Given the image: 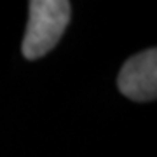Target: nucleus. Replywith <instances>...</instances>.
Returning <instances> with one entry per match:
<instances>
[{
    "instance_id": "nucleus-2",
    "label": "nucleus",
    "mask_w": 157,
    "mask_h": 157,
    "mask_svg": "<svg viewBox=\"0 0 157 157\" xmlns=\"http://www.w3.org/2000/svg\"><path fill=\"white\" fill-rule=\"evenodd\" d=\"M119 91L129 100L152 101L157 96V51L147 49L122 65L117 77Z\"/></svg>"
},
{
    "instance_id": "nucleus-1",
    "label": "nucleus",
    "mask_w": 157,
    "mask_h": 157,
    "mask_svg": "<svg viewBox=\"0 0 157 157\" xmlns=\"http://www.w3.org/2000/svg\"><path fill=\"white\" fill-rule=\"evenodd\" d=\"M21 52L26 59H39L59 42L70 21V2L32 0Z\"/></svg>"
}]
</instances>
